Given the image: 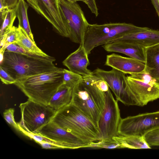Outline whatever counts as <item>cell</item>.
<instances>
[{
    "label": "cell",
    "instance_id": "484cf974",
    "mask_svg": "<svg viewBox=\"0 0 159 159\" xmlns=\"http://www.w3.org/2000/svg\"><path fill=\"white\" fill-rule=\"evenodd\" d=\"M91 148L115 149L121 148L119 144L112 138L100 139L91 143Z\"/></svg>",
    "mask_w": 159,
    "mask_h": 159
},
{
    "label": "cell",
    "instance_id": "9c48e42d",
    "mask_svg": "<svg viewBox=\"0 0 159 159\" xmlns=\"http://www.w3.org/2000/svg\"><path fill=\"white\" fill-rule=\"evenodd\" d=\"M159 128V110L121 118L117 134L143 136Z\"/></svg>",
    "mask_w": 159,
    "mask_h": 159
},
{
    "label": "cell",
    "instance_id": "83f0119b",
    "mask_svg": "<svg viewBox=\"0 0 159 159\" xmlns=\"http://www.w3.org/2000/svg\"><path fill=\"white\" fill-rule=\"evenodd\" d=\"M14 109L9 108L6 109L3 112V117L6 121L11 126L17 130H20L17 123L15 121L14 117Z\"/></svg>",
    "mask_w": 159,
    "mask_h": 159
},
{
    "label": "cell",
    "instance_id": "30bf717a",
    "mask_svg": "<svg viewBox=\"0 0 159 159\" xmlns=\"http://www.w3.org/2000/svg\"><path fill=\"white\" fill-rule=\"evenodd\" d=\"M121 118L118 101L114 98L110 89L106 93L105 107L98 122L100 139L117 135Z\"/></svg>",
    "mask_w": 159,
    "mask_h": 159
},
{
    "label": "cell",
    "instance_id": "f1b7e54d",
    "mask_svg": "<svg viewBox=\"0 0 159 159\" xmlns=\"http://www.w3.org/2000/svg\"><path fill=\"white\" fill-rule=\"evenodd\" d=\"M0 78L2 82L6 84H14L16 80L0 66Z\"/></svg>",
    "mask_w": 159,
    "mask_h": 159
},
{
    "label": "cell",
    "instance_id": "8fae6325",
    "mask_svg": "<svg viewBox=\"0 0 159 159\" xmlns=\"http://www.w3.org/2000/svg\"><path fill=\"white\" fill-rule=\"evenodd\" d=\"M54 142L60 148L76 149L91 148V143L83 141L60 127L52 121L42 127L38 133Z\"/></svg>",
    "mask_w": 159,
    "mask_h": 159
},
{
    "label": "cell",
    "instance_id": "52a82bcc",
    "mask_svg": "<svg viewBox=\"0 0 159 159\" xmlns=\"http://www.w3.org/2000/svg\"><path fill=\"white\" fill-rule=\"evenodd\" d=\"M21 114L17 123L21 131L28 136L38 134L41 128L52 121L56 111L48 105L29 99L19 106Z\"/></svg>",
    "mask_w": 159,
    "mask_h": 159
},
{
    "label": "cell",
    "instance_id": "cb8c5ba5",
    "mask_svg": "<svg viewBox=\"0 0 159 159\" xmlns=\"http://www.w3.org/2000/svg\"><path fill=\"white\" fill-rule=\"evenodd\" d=\"M18 37V27L13 26V27L0 37V52L4 53L6 48L9 44L16 43Z\"/></svg>",
    "mask_w": 159,
    "mask_h": 159
},
{
    "label": "cell",
    "instance_id": "7c38bea8",
    "mask_svg": "<svg viewBox=\"0 0 159 159\" xmlns=\"http://www.w3.org/2000/svg\"><path fill=\"white\" fill-rule=\"evenodd\" d=\"M59 0H26L29 6L45 18L55 31L61 36L68 38L66 26L60 10Z\"/></svg>",
    "mask_w": 159,
    "mask_h": 159
},
{
    "label": "cell",
    "instance_id": "5bb4252c",
    "mask_svg": "<svg viewBox=\"0 0 159 159\" xmlns=\"http://www.w3.org/2000/svg\"><path fill=\"white\" fill-rule=\"evenodd\" d=\"M105 65L130 75L146 72L145 63L115 53L107 55Z\"/></svg>",
    "mask_w": 159,
    "mask_h": 159
},
{
    "label": "cell",
    "instance_id": "44dd1931",
    "mask_svg": "<svg viewBox=\"0 0 159 159\" xmlns=\"http://www.w3.org/2000/svg\"><path fill=\"white\" fill-rule=\"evenodd\" d=\"M29 6L24 0H19L15 7L16 14L19 21L18 26L23 28L33 42H35L31 32L27 15Z\"/></svg>",
    "mask_w": 159,
    "mask_h": 159
},
{
    "label": "cell",
    "instance_id": "8992f818",
    "mask_svg": "<svg viewBox=\"0 0 159 159\" xmlns=\"http://www.w3.org/2000/svg\"><path fill=\"white\" fill-rule=\"evenodd\" d=\"M126 81L131 106L143 107L159 99V81L148 73L126 76Z\"/></svg>",
    "mask_w": 159,
    "mask_h": 159
},
{
    "label": "cell",
    "instance_id": "7402d4cb",
    "mask_svg": "<svg viewBox=\"0 0 159 159\" xmlns=\"http://www.w3.org/2000/svg\"><path fill=\"white\" fill-rule=\"evenodd\" d=\"M18 37L16 43L26 50L34 54L48 57L49 55L43 52L29 37L25 30L20 26L18 27Z\"/></svg>",
    "mask_w": 159,
    "mask_h": 159
},
{
    "label": "cell",
    "instance_id": "4dcf8cb0",
    "mask_svg": "<svg viewBox=\"0 0 159 159\" xmlns=\"http://www.w3.org/2000/svg\"><path fill=\"white\" fill-rule=\"evenodd\" d=\"M39 144L42 147L45 149L60 148V147L53 143L46 142L40 143Z\"/></svg>",
    "mask_w": 159,
    "mask_h": 159
},
{
    "label": "cell",
    "instance_id": "d6986e66",
    "mask_svg": "<svg viewBox=\"0 0 159 159\" xmlns=\"http://www.w3.org/2000/svg\"><path fill=\"white\" fill-rule=\"evenodd\" d=\"M73 88L63 84L51 98L48 106L56 111L70 104L72 96Z\"/></svg>",
    "mask_w": 159,
    "mask_h": 159
},
{
    "label": "cell",
    "instance_id": "4fadbf2b",
    "mask_svg": "<svg viewBox=\"0 0 159 159\" xmlns=\"http://www.w3.org/2000/svg\"><path fill=\"white\" fill-rule=\"evenodd\" d=\"M93 72L104 80L114 93L117 100L126 106H131L126 91L125 74L112 68L106 71L98 68Z\"/></svg>",
    "mask_w": 159,
    "mask_h": 159
},
{
    "label": "cell",
    "instance_id": "d6a6232c",
    "mask_svg": "<svg viewBox=\"0 0 159 159\" xmlns=\"http://www.w3.org/2000/svg\"><path fill=\"white\" fill-rule=\"evenodd\" d=\"M9 1V0H0V3L3 4L5 7H8V4Z\"/></svg>",
    "mask_w": 159,
    "mask_h": 159
},
{
    "label": "cell",
    "instance_id": "1f68e13d",
    "mask_svg": "<svg viewBox=\"0 0 159 159\" xmlns=\"http://www.w3.org/2000/svg\"><path fill=\"white\" fill-rule=\"evenodd\" d=\"M19 0H9L8 4L9 8H13L15 7Z\"/></svg>",
    "mask_w": 159,
    "mask_h": 159
},
{
    "label": "cell",
    "instance_id": "603a6c76",
    "mask_svg": "<svg viewBox=\"0 0 159 159\" xmlns=\"http://www.w3.org/2000/svg\"><path fill=\"white\" fill-rule=\"evenodd\" d=\"M0 14L1 37L13 27V23L16 16L15 7L13 8H8L0 12Z\"/></svg>",
    "mask_w": 159,
    "mask_h": 159
},
{
    "label": "cell",
    "instance_id": "d4e9b609",
    "mask_svg": "<svg viewBox=\"0 0 159 159\" xmlns=\"http://www.w3.org/2000/svg\"><path fill=\"white\" fill-rule=\"evenodd\" d=\"M83 77L66 69H63V84L73 89L82 82Z\"/></svg>",
    "mask_w": 159,
    "mask_h": 159
},
{
    "label": "cell",
    "instance_id": "9a60e30c",
    "mask_svg": "<svg viewBox=\"0 0 159 159\" xmlns=\"http://www.w3.org/2000/svg\"><path fill=\"white\" fill-rule=\"evenodd\" d=\"M88 55L83 44H80L77 49L69 55L62 63L69 70L83 77L89 76L93 72L87 68L90 64Z\"/></svg>",
    "mask_w": 159,
    "mask_h": 159
},
{
    "label": "cell",
    "instance_id": "5b68a950",
    "mask_svg": "<svg viewBox=\"0 0 159 159\" xmlns=\"http://www.w3.org/2000/svg\"><path fill=\"white\" fill-rule=\"evenodd\" d=\"M149 29L125 22L89 24L82 44L89 55L98 46L113 42L124 35Z\"/></svg>",
    "mask_w": 159,
    "mask_h": 159
},
{
    "label": "cell",
    "instance_id": "836d02e7",
    "mask_svg": "<svg viewBox=\"0 0 159 159\" xmlns=\"http://www.w3.org/2000/svg\"><path fill=\"white\" fill-rule=\"evenodd\" d=\"M71 3H74L77 2L78 1H81L85 3H86V2L85 0H65Z\"/></svg>",
    "mask_w": 159,
    "mask_h": 159
},
{
    "label": "cell",
    "instance_id": "3957f363",
    "mask_svg": "<svg viewBox=\"0 0 159 159\" xmlns=\"http://www.w3.org/2000/svg\"><path fill=\"white\" fill-rule=\"evenodd\" d=\"M63 84V69L23 77L14 84L28 99L48 105L52 97Z\"/></svg>",
    "mask_w": 159,
    "mask_h": 159
},
{
    "label": "cell",
    "instance_id": "4316f807",
    "mask_svg": "<svg viewBox=\"0 0 159 159\" xmlns=\"http://www.w3.org/2000/svg\"><path fill=\"white\" fill-rule=\"evenodd\" d=\"M143 136L151 147L159 146V128L148 132Z\"/></svg>",
    "mask_w": 159,
    "mask_h": 159
},
{
    "label": "cell",
    "instance_id": "ffe728a7",
    "mask_svg": "<svg viewBox=\"0 0 159 159\" xmlns=\"http://www.w3.org/2000/svg\"><path fill=\"white\" fill-rule=\"evenodd\" d=\"M112 138L119 144L121 148L133 149L151 148L143 136L117 134Z\"/></svg>",
    "mask_w": 159,
    "mask_h": 159
},
{
    "label": "cell",
    "instance_id": "ac0fdd59",
    "mask_svg": "<svg viewBox=\"0 0 159 159\" xmlns=\"http://www.w3.org/2000/svg\"><path fill=\"white\" fill-rule=\"evenodd\" d=\"M145 71L159 81V43L145 47Z\"/></svg>",
    "mask_w": 159,
    "mask_h": 159
},
{
    "label": "cell",
    "instance_id": "e575fe53",
    "mask_svg": "<svg viewBox=\"0 0 159 159\" xmlns=\"http://www.w3.org/2000/svg\"><path fill=\"white\" fill-rule=\"evenodd\" d=\"M157 0L158 1V2L159 4V0Z\"/></svg>",
    "mask_w": 159,
    "mask_h": 159
},
{
    "label": "cell",
    "instance_id": "277c9868",
    "mask_svg": "<svg viewBox=\"0 0 159 159\" xmlns=\"http://www.w3.org/2000/svg\"><path fill=\"white\" fill-rule=\"evenodd\" d=\"M52 121L85 142L101 139L98 125L71 102L57 111Z\"/></svg>",
    "mask_w": 159,
    "mask_h": 159
},
{
    "label": "cell",
    "instance_id": "e0dca14e",
    "mask_svg": "<svg viewBox=\"0 0 159 159\" xmlns=\"http://www.w3.org/2000/svg\"><path fill=\"white\" fill-rule=\"evenodd\" d=\"M116 41L132 42L145 47H148L159 43V30L150 29L130 33L124 35L113 42Z\"/></svg>",
    "mask_w": 159,
    "mask_h": 159
},
{
    "label": "cell",
    "instance_id": "2e32d148",
    "mask_svg": "<svg viewBox=\"0 0 159 159\" xmlns=\"http://www.w3.org/2000/svg\"><path fill=\"white\" fill-rule=\"evenodd\" d=\"M102 47L108 52L123 53L130 57L145 62V47L140 44L130 42L116 41L105 44Z\"/></svg>",
    "mask_w": 159,
    "mask_h": 159
},
{
    "label": "cell",
    "instance_id": "7a4b0ae2",
    "mask_svg": "<svg viewBox=\"0 0 159 159\" xmlns=\"http://www.w3.org/2000/svg\"><path fill=\"white\" fill-rule=\"evenodd\" d=\"M55 61L54 57L50 56L28 55L5 51L0 66L16 80L59 70L60 68L54 63Z\"/></svg>",
    "mask_w": 159,
    "mask_h": 159
},
{
    "label": "cell",
    "instance_id": "f546056e",
    "mask_svg": "<svg viewBox=\"0 0 159 159\" xmlns=\"http://www.w3.org/2000/svg\"><path fill=\"white\" fill-rule=\"evenodd\" d=\"M85 1L86 2V4L91 12L96 17H97L99 13L96 0H85Z\"/></svg>",
    "mask_w": 159,
    "mask_h": 159
},
{
    "label": "cell",
    "instance_id": "ba28073f",
    "mask_svg": "<svg viewBox=\"0 0 159 159\" xmlns=\"http://www.w3.org/2000/svg\"><path fill=\"white\" fill-rule=\"evenodd\" d=\"M60 10L66 26L68 38L73 42L82 44L89 25L80 5L65 0H59Z\"/></svg>",
    "mask_w": 159,
    "mask_h": 159
},
{
    "label": "cell",
    "instance_id": "6da1fadb",
    "mask_svg": "<svg viewBox=\"0 0 159 159\" xmlns=\"http://www.w3.org/2000/svg\"><path fill=\"white\" fill-rule=\"evenodd\" d=\"M110 89L107 83L93 72L83 77L82 82L73 88L71 102L98 126Z\"/></svg>",
    "mask_w": 159,
    "mask_h": 159
}]
</instances>
